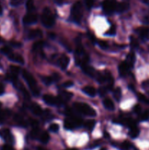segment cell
<instances>
[{
    "mask_svg": "<svg viewBox=\"0 0 149 150\" xmlns=\"http://www.w3.org/2000/svg\"><path fill=\"white\" fill-rule=\"evenodd\" d=\"M22 76H23V78L26 81L27 84L29 85L32 94H33L34 96H39V88H38L36 80H35L34 78L32 76V74H30V73L28 71H26V70H23V71H22Z\"/></svg>",
    "mask_w": 149,
    "mask_h": 150,
    "instance_id": "obj_1",
    "label": "cell"
},
{
    "mask_svg": "<svg viewBox=\"0 0 149 150\" xmlns=\"http://www.w3.org/2000/svg\"><path fill=\"white\" fill-rule=\"evenodd\" d=\"M74 108L77 112L83 115L89 116V117H95L96 115L95 110L90 105L84 103H74Z\"/></svg>",
    "mask_w": 149,
    "mask_h": 150,
    "instance_id": "obj_2",
    "label": "cell"
},
{
    "mask_svg": "<svg viewBox=\"0 0 149 150\" xmlns=\"http://www.w3.org/2000/svg\"><path fill=\"white\" fill-rule=\"evenodd\" d=\"M41 21L44 26L47 28L52 27L55 23V18L53 15L51 13V10L48 7H45L43 10L42 14L41 16Z\"/></svg>",
    "mask_w": 149,
    "mask_h": 150,
    "instance_id": "obj_3",
    "label": "cell"
},
{
    "mask_svg": "<svg viewBox=\"0 0 149 150\" xmlns=\"http://www.w3.org/2000/svg\"><path fill=\"white\" fill-rule=\"evenodd\" d=\"M83 16V7L80 1H77L73 4L71 9V18L75 23H79Z\"/></svg>",
    "mask_w": 149,
    "mask_h": 150,
    "instance_id": "obj_4",
    "label": "cell"
},
{
    "mask_svg": "<svg viewBox=\"0 0 149 150\" xmlns=\"http://www.w3.org/2000/svg\"><path fill=\"white\" fill-rule=\"evenodd\" d=\"M116 0H104L102 3V8L106 14H111L115 11L116 8Z\"/></svg>",
    "mask_w": 149,
    "mask_h": 150,
    "instance_id": "obj_5",
    "label": "cell"
},
{
    "mask_svg": "<svg viewBox=\"0 0 149 150\" xmlns=\"http://www.w3.org/2000/svg\"><path fill=\"white\" fill-rule=\"evenodd\" d=\"M43 100L46 104L49 105H58V104H61V101H60L59 98H56V97L53 96L51 95H45L43 96Z\"/></svg>",
    "mask_w": 149,
    "mask_h": 150,
    "instance_id": "obj_6",
    "label": "cell"
},
{
    "mask_svg": "<svg viewBox=\"0 0 149 150\" xmlns=\"http://www.w3.org/2000/svg\"><path fill=\"white\" fill-rule=\"evenodd\" d=\"M37 21V15L32 14V13L26 14L23 18V22L24 24H32V23H36Z\"/></svg>",
    "mask_w": 149,
    "mask_h": 150,
    "instance_id": "obj_7",
    "label": "cell"
},
{
    "mask_svg": "<svg viewBox=\"0 0 149 150\" xmlns=\"http://www.w3.org/2000/svg\"><path fill=\"white\" fill-rule=\"evenodd\" d=\"M70 63V58L66 55H62L58 59V64L62 70H66Z\"/></svg>",
    "mask_w": 149,
    "mask_h": 150,
    "instance_id": "obj_8",
    "label": "cell"
},
{
    "mask_svg": "<svg viewBox=\"0 0 149 150\" xmlns=\"http://www.w3.org/2000/svg\"><path fill=\"white\" fill-rule=\"evenodd\" d=\"M81 67L82 69H83V72L89 76H91V77H96V76H97L94 69H93V67L88 65L87 64H84V65L82 66Z\"/></svg>",
    "mask_w": 149,
    "mask_h": 150,
    "instance_id": "obj_9",
    "label": "cell"
},
{
    "mask_svg": "<svg viewBox=\"0 0 149 150\" xmlns=\"http://www.w3.org/2000/svg\"><path fill=\"white\" fill-rule=\"evenodd\" d=\"M130 69L129 66L127 64L125 61L121 62V64L118 66V72H119V74L121 76H124L125 75L127 74V73L129 72V70Z\"/></svg>",
    "mask_w": 149,
    "mask_h": 150,
    "instance_id": "obj_10",
    "label": "cell"
},
{
    "mask_svg": "<svg viewBox=\"0 0 149 150\" xmlns=\"http://www.w3.org/2000/svg\"><path fill=\"white\" fill-rule=\"evenodd\" d=\"M138 33L140 38L143 40H149V28L142 27L138 29Z\"/></svg>",
    "mask_w": 149,
    "mask_h": 150,
    "instance_id": "obj_11",
    "label": "cell"
},
{
    "mask_svg": "<svg viewBox=\"0 0 149 150\" xmlns=\"http://www.w3.org/2000/svg\"><path fill=\"white\" fill-rule=\"evenodd\" d=\"M9 59L11 60L13 62L19 63V64H24V59H23V57L19 54H11L10 56H8Z\"/></svg>",
    "mask_w": 149,
    "mask_h": 150,
    "instance_id": "obj_12",
    "label": "cell"
},
{
    "mask_svg": "<svg viewBox=\"0 0 149 150\" xmlns=\"http://www.w3.org/2000/svg\"><path fill=\"white\" fill-rule=\"evenodd\" d=\"M42 32L40 29H32L31 30L30 32H29V39L30 40H34V39H36L37 38H40L42 37Z\"/></svg>",
    "mask_w": 149,
    "mask_h": 150,
    "instance_id": "obj_13",
    "label": "cell"
},
{
    "mask_svg": "<svg viewBox=\"0 0 149 150\" xmlns=\"http://www.w3.org/2000/svg\"><path fill=\"white\" fill-rule=\"evenodd\" d=\"M0 136H1L4 140L7 141V142H10V140L12 139L11 133H10V131L8 129L4 128L0 130Z\"/></svg>",
    "mask_w": 149,
    "mask_h": 150,
    "instance_id": "obj_14",
    "label": "cell"
},
{
    "mask_svg": "<svg viewBox=\"0 0 149 150\" xmlns=\"http://www.w3.org/2000/svg\"><path fill=\"white\" fill-rule=\"evenodd\" d=\"M83 92L85 94H86L87 95L90 97H94L95 95H96V90L94 89V87L93 86H84L82 89Z\"/></svg>",
    "mask_w": 149,
    "mask_h": 150,
    "instance_id": "obj_15",
    "label": "cell"
},
{
    "mask_svg": "<svg viewBox=\"0 0 149 150\" xmlns=\"http://www.w3.org/2000/svg\"><path fill=\"white\" fill-rule=\"evenodd\" d=\"M72 97V94L70 93V92L63 91V92H61V93H60L58 98H59L60 101H61V103H62L69 100Z\"/></svg>",
    "mask_w": 149,
    "mask_h": 150,
    "instance_id": "obj_16",
    "label": "cell"
},
{
    "mask_svg": "<svg viewBox=\"0 0 149 150\" xmlns=\"http://www.w3.org/2000/svg\"><path fill=\"white\" fill-rule=\"evenodd\" d=\"M103 105L105 106V108H107L109 111H113L115 109V105H114L113 102L112 101V100L110 99V98H105L103 100Z\"/></svg>",
    "mask_w": 149,
    "mask_h": 150,
    "instance_id": "obj_17",
    "label": "cell"
},
{
    "mask_svg": "<svg viewBox=\"0 0 149 150\" xmlns=\"http://www.w3.org/2000/svg\"><path fill=\"white\" fill-rule=\"evenodd\" d=\"M30 108H31V111H32V112L36 116L42 115V113H43V111H42L41 107L39 106V105H38L37 103L32 104V105H31Z\"/></svg>",
    "mask_w": 149,
    "mask_h": 150,
    "instance_id": "obj_18",
    "label": "cell"
},
{
    "mask_svg": "<svg viewBox=\"0 0 149 150\" xmlns=\"http://www.w3.org/2000/svg\"><path fill=\"white\" fill-rule=\"evenodd\" d=\"M129 4L127 2H120L117 3L116 8H115V11L118 13H123V12L126 11L129 9Z\"/></svg>",
    "mask_w": 149,
    "mask_h": 150,
    "instance_id": "obj_19",
    "label": "cell"
},
{
    "mask_svg": "<svg viewBox=\"0 0 149 150\" xmlns=\"http://www.w3.org/2000/svg\"><path fill=\"white\" fill-rule=\"evenodd\" d=\"M126 62L127 64L129 66V67H132L134 66V63L135 62V55H134V53H133L132 51L130 52L128 55L127 56V59H126Z\"/></svg>",
    "mask_w": 149,
    "mask_h": 150,
    "instance_id": "obj_20",
    "label": "cell"
},
{
    "mask_svg": "<svg viewBox=\"0 0 149 150\" xmlns=\"http://www.w3.org/2000/svg\"><path fill=\"white\" fill-rule=\"evenodd\" d=\"M44 42L42 40H39V41H37V42H35L33 44V47H32V48H33V50L34 51H39L42 50V47L44 46Z\"/></svg>",
    "mask_w": 149,
    "mask_h": 150,
    "instance_id": "obj_21",
    "label": "cell"
},
{
    "mask_svg": "<svg viewBox=\"0 0 149 150\" xmlns=\"http://www.w3.org/2000/svg\"><path fill=\"white\" fill-rule=\"evenodd\" d=\"M50 139V136L47 132H43L39 136V140L42 144H47Z\"/></svg>",
    "mask_w": 149,
    "mask_h": 150,
    "instance_id": "obj_22",
    "label": "cell"
},
{
    "mask_svg": "<svg viewBox=\"0 0 149 150\" xmlns=\"http://www.w3.org/2000/svg\"><path fill=\"white\" fill-rule=\"evenodd\" d=\"M139 133H140V130H139V129L137 128V126L130 128L129 135L132 139H135V138H137V136H138Z\"/></svg>",
    "mask_w": 149,
    "mask_h": 150,
    "instance_id": "obj_23",
    "label": "cell"
},
{
    "mask_svg": "<svg viewBox=\"0 0 149 150\" xmlns=\"http://www.w3.org/2000/svg\"><path fill=\"white\" fill-rule=\"evenodd\" d=\"M95 123H96V122H95V120H89L84 123V127H86V129H88V130H93V127H94Z\"/></svg>",
    "mask_w": 149,
    "mask_h": 150,
    "instance_id": "obj_24",
    "label": "cell"
},
{
    "mask_svg": "<svg viewBox=\"0 0 149 150\" xmlns=\"http://www.w3.org/2000/svg\"><path fill=\"white\" fill-rule=\"evenodd\" d=\"M124 122L126 125H127L128 127H129L130 128H131V127H135L136 126L135 122H134V120H133L132 119H130V118L125 119V120H124Z\"/></svg>",
    "mask_w": 149,
    "mask_h": 150,
    "instance_id": "obj_25",
    "label": "cell"
},
{
    "mask_svg": "<svg viewBox=\"0 0 149 150\" xmlns=\"http://www.w3.org/2000/svg\"><path fill=\"white\" fill-rule=\"evenodd\" d=\"M15 120L16 122H17L18 124L20 125V126H23V127H26V122L20 116L15 115Z\"/></svg>",
    "mask_w": 149,
    "mask_h": 150,
    "instance_id": "obj_26",
    "label": "cell"
},
{
    "mask_svg": "<svg viewBox=\"0 0 149 150\" xmlns=\"http://www.w3.org/2000/svg\"><path fill=\"white\" fill-rule=\"evenodd\" d=\"M113 96L117 101H119L121 98V90L119 87L115 88L113 92Z\"/></svg>",
    "mask_w": 149,
    "mask_h": 150,
    "instance_id": "obj_27",
    "label": "cell"
},
{
    "mask_svg": "<svg viewBox=\"0 0 149 150\" xmlns=\"http://www.w3.org/2000/svg\"><path fill=\"white\" fill-rule=\"evenodd\" d=\"M64 126L66 129L67 130H72L74 127V125H73V123L70 121V120H64Z\"/></svg>",
    "mask_w": 149,
    "mask_h": 150,
    "instance_id": "obj_28",
    "label": "cell"
},
{
    "mask_svg": "<svg viewBox=\"0 0 149 150\" xmlns=\"http://www.w3.org/2000/svg\"><path fill=\"white\" fill-rule=\"evenodd\" d=\"M0 51H1V54L7 56V57H8V56H10L11 54H13V52H12V50L10 49V48H9V47H7V46H4V47H2V48H1Z\"/></svg>",
    "mask_w": 149,
    "mask_h": 150,
    "instance_id": "obj_29",
    "label": "cell"
},
{
    "mask_svg": "<svg viewBox=\"0 0 149 150\" xmlns=\"http://www.w3.org/2000/svg\"><path fill=\"white\" fill-rule=\"evenodd\" d=\"M41 79H42V82L46 85H51L53 82V80L51 76H42Z\"/></svg>",
    "mask_w": 149,
    "mask_h": 150,
    "instance_id": "obj_30",
    "label": "cell"
},
{
    "mask_svg": "<svg viewBox=\"0 0 149 150\" xmlns=\"http://www.w3.org/2000/svg\"><path fill=\"white\" fill-rule=\"evenodd\" d=\"M137 97H138V99L140 100L141 102L149 105V99H148V98H146L144 95H143V94H141V93H138L137 94Z\"/></svg>",
    "mask_w": 149,
    "mask_h": 150,
    "instance_id": "obj_31",
    "label": "cell"
},
{
    "mask_svg": "<svg viewBox=\"0 0 149 150\" xmlns=\"http://www.w3.org/2000/svg\"><path fill=\"white\" fill-rule=\"evenodd\" d=\"M49 130L50 131L53 132V133H56L59 130V126L56 123H52L51 125L49 126Z\"/></svg>",
    "mask_w": 149,
    "mask_h": 150,
    "instance_id": "obj_32",
    "label": "cell"
},
{
    "mask_svg": "<svg viewBox=\"0 0 149 150\" xmlns=\"http://www.w3.org/2000/svg\"><path fill=\"white\" fill-rule=\"evenodd\" d=\"M26 7L28 11H32V10L34 8V0H27L26 4Z\"/></svg>",
    "mask_w": 149,
    "mask_h": 150,
    "instance_id": "obj_33",
    "label": "cell"
},
{
    "mask_svg": "<svg viewBox=\"0 0 149 150\" xmlns=\"http://www.w3.org/2000/svg\"><path fill=\"white\" fill-rule=\"evenodd\" d=\"M31 136L32 139H37L39 136V127H34L31 132Z\"/></svg>",
    "mask_w": 149,
    "mask_h": 150,
    "instance_id": "obj_34",
    "label": "cell"
},
{
    "mask_svg": "<svg viewBox=\"0 0 149 150\" xmlns=\"http://www.w3.org/2000/svg\"><path fill=\"white\" fill-rule=\"evenodd\" d=\"M131 146L130 142H127V141H125V142H123L121 145V149L122 150H128L130 147Z\"/></svg>",
    "mask_w": 149,
    "mask_h": 150,
    "instance_id": "obj_35",
    "label": "cell"
},
{
    "mask_svg": "<svg viewBox=\"0 0 149 150\" xmlns=\"http://www.w3.org/2000/svg\"><path fill=\"white\" fill-rule=\"evenodd\" d=\"M20 90H21L22 93H23V96L25 97L26 99H30V95H29V92H28V91L26 90V88H24V86L23 85H20Z\"/></svg>",
    "mask_w": 149,
    "mask_h": 150,
    "instance_id": "obj_36",
    "label": "cell"
},
{
    "mask_svg": "<svg viewBox=\"0 0 149 150\" xmlns=\"http://www.w3.org/2000/svg\"><path fill=\"white\" fill-rule=\"evenodd\" d=\"M10 70H11L12 73L15 75H18L20 72V67H18V66L11 65L10 66Z\"/></svg>",
    "mask_w": 149,
    "mask_h": 150,
    "instance_id": "obj_37",
    "label": "cell"
},
{
    "mask_svg": "<svg viewBox=\"0 0 149 150\" xmlns=\"http://www.w3.org/2000/svg\"><path fill=\"white\" fill-rule=\"evenodd\" d=\"M97 43L99 44V47L102 48V49H106V48H108V43L105 40H99L98 41Z\"/></svg>",
    "mask_w": 149,
    "mask_h": 150,
    "instance_id": "obj_38",
    "label": "cell"
},
{
    "mask_svg": "<svg viewBox=\"0 0 149 150\" xmlns=\"http://www.w3.org/2000/svg\"><path fill=\"white\" fill-rule=\"evenodd\" d=\"M131 45L134 48H137L139 46L138 42L134 37H131Z\"/></svg>",
    "mask_w": 149,
    "mask_h": 150,
    "instance_id": "obj_39",
    "label": "cell"
},
{
    "mask_svg": "<svg viewBox=\"0 0 149 150\" xmlns=\"http://www.w3.org/2000/svg\"><path fill=\"white\" fill-rule=\"evenodd\" d=\"M107 91H108V89L107 87H100L98 90V93L100 95L101 97H104L107 93Z\"/></svg>",
    "mask_w": 149,
    "mask_h": 150,
    "instance_id": "obj_40",
    "label": "cell"
},
{
    "mask_svg": "<svg viewBox=\"0 0 149 150\" xmlns=\"http://www.w3.org/2000/svg\"><path fill=\"white\" fill-rule=\"evenodd\" d=\"M115 32H116V29H115V26H112L110 28L109 30L105 33V35H115Z\"/></svg>",
    "mask_w": 149,
    "mask_h": 150,
    "instance_id": "obj_41",
    "label": "cell"
},
{
    "mask_svg": "<svg viewBox=\"0 0 149 150\" xmlns=\"http://www.w3.org/2000/svg\"><path fill=\"white\" fill-rule=\"evenodd\" d=\"M149 119V110H146L143 112V114H142L141 120L143 121H145V120H148Z\"/></svg>",
    "mask_w": 149,
    "mask_h": 150,
    "instance_id": "obj_42",
    "label": "cell"
},
{
    "mask_svg": "<svg viewBox=\"0 0 149 150\" xmlns=\"http://www.w3.org/2000/svg\"><path fill=\"white\" fill-rule=\"evenodd\" d=\"M29 122H30V125L32 126L33 128H34V127H39V122L37 120H33V119H30L29 120Z\"/></svg>",
    "mask_w": 149,
    "mask_h": 150,
    "instance_id": "obj_43",
    "label": "cell"
},
{
    "mask_svg": "<svg viewBox=\"0 0 149 150\" xmlns=\"http://www.w3.org/2000/svg\"><path fill=\"white\" fill-rule=\"evenodd\" d=\"M85 2H86V7L89 9L91 8L93 5V0H85Z\"/></svg>",
    "mask_w": 149,
    "mask_h": 150,
    "instance_id": "obj_44",
    "label": "cell"
},
{
    "mask_svg": "<svg viewBox=\"0 0 149 150\" xmlns=\"http://www.w3.org/2000/svg\"><path fill=\"white\" fill-rule=\"evenodd\" d=\"M51 77H52L53 81H58L60 79V75L57 73H53L52 74V76H51Z\"/></svg>",
    "mask_w": 149,
    "mask_h": 150,
    "instance_id": "obj_45",
    "label": "cell"
},
{
    "mask_svg": "<svg viewBox=\"0 0 149 150\" xmlns=\"http://www.w3.org/2000/svg\"><path fill=\"white\" fill-rule=\"evenodd\" d=\"M73 84H74V83H73V82L71 81H65L63 83V86L66 88H69L71 87L72 86H73Z\"/></svg>",
    "mask_w": 149,
    "mask_h": 150,
    "instance_id": "obj_46",
    "label": "cell"
},
{
    "mask_svg": "<svg viewBox=\"0 0 149 150\" xmlns=\"http://www.w3.org/2000/svg\"><path fill=\"white\" fill-rule=\"evenodd\" d=\"M21 1L22 0H11V1H10V4H11L12 6L15 7V6L19 5V4L21 3Z\"/></svg>",
    "mask_w": 149,
    "mask_h": 150,
    "instance_id": "obj_47",
    "label": "cell"
},
{
    "mask_svg": "<svg viewBox=\"0 0 149 150\" xmlns=\"http://www.w3.org/2000/svg\"><path fill=\"white\" fill-rule=\"evenodd\" d=\"M134 111L136 114H140V111H141V107H140V105L137 104V105L134 107Z\"/></svg>",
    "mask_w": 149,
    "mask_h": 150,
    "instance_id": "obj_48",
    "label": "cell"
},
{
    "mask_svg": "<svg viewBox=\"0 0 149 150\" xmlns=\"http://www.w3.org/2000/svg\"><path fill=\"white\" fill-rule=\"evenodd\" d=\"M11 45H13V46H15V47H20V46H21V44H20V42H15V41H13V42H11Z\"/></svg>",
    "mask_w": 149,
    "mask_h": 150,
    "instance_id": "obj_49",
    "label": "cell"
},
{
    "mask_svg": "<svg viewBox=\"0 0 149 150\" xmlns=\"http://www.w3.org/2000/svg\"><path fill=\"white\" fill-rule=\"evenodd\" d=\"M1 150H13V148H12L10 145H4Z\"/></svg>",
    "mask_w": 149,
    "mask_h": 150,
    "instance_id": "obj_50",
    "label": "cell"
},
{
    "mask_svg": "<svg viewBox=\"0 0 149 150\" xmlns=\"http://www.w3.org/2000/svg\"><path fill=\"white\" fill-rule=\"evenodd\" d=\"M53 1L58 5H61L64 3V0H53Z\"/></svg>",
    "mask_w": 149,
    "mask_h": 150,
    "instance_id": "obj_51",
    "label": "cell"
},
{
    "mask_svg": "<svg viewBox=\"0 0 149 150\" xmlns=\"http://www.w3.org/2000/svg\"><path fill=\"white\" fill-rule=\"evenodd\" d=\"M4 86H3L2 84H1V83H0V95H2V94L4 93Z\"/></svg>",
    "mask_w": 149,
    "mask_h": 150,
    "instance_id": "obj_52",
    "label": "cell"
},
{
    "mask_svg": "<svg viewBox=\"0 0 149 150\" xmlns=\"http://www.w3.org/2000/svg\"><path fill=\"white\" fill-rule=\"evenodd\" d=\"M3 120H4V115L2 114V113L0 112V124L2 123Z\"/></svg>",
    "mask_w": 149,
    "mask_h": 150,
    "instance_id": "obj_53",
    "label": "cell"
},
{
    "mask_svg": "<svg viewBox=\"0 0 149 150\" xmlns=\"http://www.w3.org/2000/svg\"><path fill=\"white\" fill-rule=\"evenodd\" d=\"M2 12H3V10H2V7L1 6V4H0V16H1V14H2Z\"/></svg>",
    "mask_w": 149,
    "mask_h": 150,
    "instance_id": "obj_54",
    "label": "cell"
},
{
    "mask_svg": "<svg viewBox=\"0 0 149 150\" xmlns=\"http://www.w3.org/2000/svg\"><path fill=\"white\" fill-rule=\"evenodd\" d=\"M143 1L145 4H149V0H143Z\"/></svg>",
    "mask_w": 149,
    "mask_h": 150,
    "instance_id": "obj_55",
    "label": "cell"
},
{
    "mask_svg": "<svg viewBox=\"0 0 149 150\" xmlns=\"http://www.w3.org/2000/svg\"><path fill=\"white\" fill-rule=\"evenodd\" d=\"M37 150H47V149H44V148H42V147H38Z\"/></svg>",
    "mask_w": 149,
    "mask_h": 150,
    "instance_id": "obj_56",
    "label": "cell"
},
{
    "mask_svg": "<svg viewBox=\"0 0 149 150\" xmlns=\"http://www.w3.org/2000/svg\"><path fill=\"white\" fill-rule=\"evenodd\" d=\"M100 150H107V149H105V148H102V149H101Z\"/></svg>",
    "mask_w": 149,
    "mask_h": 150,
    "instance_id": "obj_57",
    "label": "cell"
},
{
    "mask_svg": "<svg viewBox=\"0 0 149 150\" xmlns=\"http://www.w3.org/2000/svg\"><path fill=\"white\" fill-rule=\"evenodd\" d=\"M69 150H77V149H69Z\"/></svg>",
    "mask_w": 149,
    "mask_h": 150,
    "instance_id": "obj_58",
    "label": "cell"
},
{
    "mask_svg": "<svg viewBox=\"0 0 149 150\" xmlns=\"http://www.w3.org/2000/svg\"><path fill=\"white\" fill-rule=\"evenodd\" d=\"M0 67H1V65H0Z\"/></svg>",
    "mask_w": 149,
    "mask_h": 150,
    "instance_id": "obj_59",
    "label": "cell"
}]
</instances>
